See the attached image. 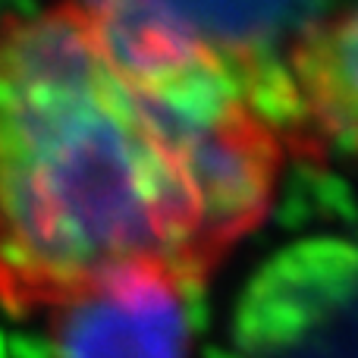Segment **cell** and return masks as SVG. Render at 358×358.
Wrapping results in <instances>:
<instances>
[{"instance_id":"cell-3","label":"cell","mask_w":358,"mask_h":358,"mask_svg":"<svg viewBox=\"0 0 358 358\" xmlns=\"http://www.w3.org/2000/svg\"><path fill=\"white\" fill-rule=\"evenodd\" d=\"M198 296L170 267H120L48 305L50 358H189Z\"/></svg>"},{"instance_id":"cell-4","label":"cell","mask_w":358,"mask_h":358,"mask_svg":"<svg viewBox=\"0 0 358 358\" xmlns=\"http://www.w3.org/2000/svg\"><path fill=\"white\" fill-rule=\"evenodd\" d=\"M283 69L292 92V148L358 155V6L305 31Z\"/></svg>"},{"instance_id":"cell-1","label":"cell","mask_w":358,"mask_h":358,"mask_svg":"<svg viewBox=\"0 0 358 358\" xmlns=\"http://www.w3.org/2000/svg\"><path fill=\"white\" fill-rule=\"evenodd\" d=\"M132 264L214 273L189 142L82 3L0 22V299L48 308Z\"/></svg>"},{"instance_id":"cell-2","label":"cell","mask_w":358,"mask_h":358,"mask_svg":"<svg viewBox=\"0 0 358 358\" xmlns=\"http://www.w3.org/2000/svg\"><path fill=\"white\" fill-rule=\"evenodd\" d=\"M242 358H358V242L311 236L245 283L233 317Z\"/></svg>"}]
</instances>
